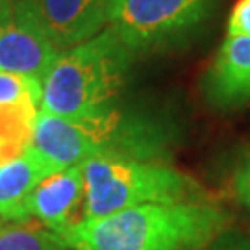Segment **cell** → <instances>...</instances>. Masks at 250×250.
Instances as JSON below:
<instances>
[{
	"instance_id": "obj_1",
	"label": "cell",
	"mask_w": 250,
	"mask_h": 250,
	"mask_svg": "<svg viewBox=\"0 0 250 250\" xmlns=\"http://www.w3.org/2000/svg\"><path fill=\"white\" fill-rule=\"evenodd\" d=\"M180 139V123L167 109L121 104L117 99L74 119L39 109L30 146L56 172L91 158L167 163Z\"/></svg>"
},
{
	"instance_id": "obj_2",
	"label": "cell",
	"mask_w": 250,
	"mask_h": 250,
	"mask_svg": "<svg viewBox=\"0 0 250 250\" xmlns=\"http://www.w3.org/2000/svg\"><path fill=\"white\" fill-rule=\"evenodd\" d=\"M232 223L233 215L215 200L143 204L82 219L58 237L69 250H200Z\"/></svg>"
},
{
	"instance_id": "obj_3",
	"label": "cell",
	"mask_w": 250,
	"mask_h": 250,
	"mask_svg": "<svg viewBox=\"0 0 250 250\" xmlns=\"http://www.w3.org/2000/svg\"><path fill=\"white\" fill-rule=\"evenodd\" d=\"M135 60L115 32L106 26L87 41L60 52L41 83L39 109L74 119L115 102Z\"/></svg>"
},
{
	"instance_id": "obj_4",
	"label": "cell",
	"mask_w": 250,
	"mask_h": 250,
	"mask_svg": "<svg viewBox=\"0 0 250 250\" xmlns=\"http://www.w3.org/2000/svg\"><path fill=\"white\" fill-rule=\"evenodd\" d=\"M82 169L85 180L83 219L143 204L213 200L197 178L161 161L91 158Z\"/></svg>"
},
{
	"instance_id": "obj_5",
	"label": "cell",
	"mask_w": 250,
	"mask_h": 250,
	"mask_svg": "<svg viewBox=\"0 0 250 250\" xmlns=\"http://www.w3.org/2000/svg\"><path fill=\"white\" fill-rule=\"evenodd\" d=\"M221 0H113L107 26L135 58L184 50L215 17Z\"/></svg>"
},
{
	"instance_id": "obj_6",
	"label": "cell",
	"mask_w": 250,
	"mask_h": 250,
	"mask_svg": "<svg viewBox=\"0 0 250 250\" xmlns=\"http://www.w3.org/2000/svg\"><path fill=\"white\" fill-rule=\"evenodd\" d=\"M60 56L21 0L0 4V71L43 78Z\"/></svg>"
},
{
	"instance_id": "obj_7",
	"label": "cell",
	"mask_w": 250,
	"mask_h": 250,
	"mask_svg": "<svg viewBox=\"0 0 250 250\" xmlns=\"http://www.w3.org/2000/svg\"><path fill=\"white\" fill-rule=\"evenodd\" d=\"M56 50H67L107 26L113 0H21Z\"/></svg>"
},
{
	"instance_id": "obj_8",
	"label": "cell",
	"mask_w": 250,
	"mask_h": 250,
	"mask_svg": "<svg viewBox=\"0 0 250 250\" xmlns=\"http://www.w3.org/2000/svg\"><path fill=\"white\" fill-rule=\"evenodd\" d=\"M204 104L215 113H233L250 102V37H224L198 82Z\"/></svg>"
},
{
	"instance_id": "obj_9",
	"label": "cell",
	"mask_w": 250,
	"mask_h": 250,
	"mask_svg": "<svg viewBox=\"0 0 250 250\" xmlns=\"http://www.w3.org/2000/svg\"><path fill=\"white\" fill-rule=\"evenodd\" d=\"M83 206L85 180L82 165H76L41 180L28 198V213L58 235L83 219Z\"/></svg>"
},
{
	"instance_id": "obj_10",
	"label": "cell",
	"mask_w": 250,
	"mask_h": 250,
	"mask_svg": "<svg viewBox=\"0 0 250 250\" xmlns=\"http://www.w3.org/2000/svg\"><path fill=\"white\" fill-rule=\"evenodd\" d=\"M54 170L28 148L17 160L0 165V219L8 223H26L28 198L43 178Z\"/></svg>"
},
{
	"instance_id": "obj_11",
	"label": "cell",
	"mask_w": 250,
	"mask_h": 250,
	"mask_svg": "<svg viewBox=\"0 0 250 250\" xmlns=\"http://www.w3.org/2000/svg\"><path fill=\"white\" fill-rule=\"evenodd\" d=\"M39 109L30 106H0V165L22 156L32 145Z\"/></svg>"
},
{
	"instance_id": "obj_12",
	"label": "cell",
	"mask_w": 250,
	"mask_h": 250,
	"mask_svg": "<svg viewBox=\"0 0 250 250\" xmlns=\"http://www.w3.org/2000/svg\"><path fill=\"white\" fill-rule=\"evenodd\" d=\"M0 250H69L43 224L9 223L0 228Z\"/></svg>"
},
{
	"instance_id": "obj_13",
	"label": "cell",
	"mask_w": 250,
	"mask_h": 250,
	"mask_svg": "<svg viewBox=\"0 0 250 250\" xmlns=\"http://www.w3.org/2000/svg\"><path fill=\"white\" fill-rule=\"evenodd\" d=\"M43 85L30 76L0 71V106H30L41 104Z\"/></svg>"
},
{
	"instance_id": "obj_14",
	"label": "cell",
	"mask_w": 250,
	"mask_h": 250,
	"mask_svg": "<svg viewBox=\"0 0 250 250\" xmlns=\"http://www.w3.org/2000/svg\"><path fill=\"white\" fill-rule=\"evenodd\" d=\"M230 189L233 198L250 211V145L241 146L232 160Z\"/></svg>"
},
{
	"instance_id": "obj_15",
	"label": "cell",
	"mask_w": 250,
	"mask_h": 250,
	"mask_svg": "<svg viewBox=\"0 0 250 250\" xmlns=\"http://www.w3.org/2000/svg\"><path fill=\"white\" fill-rule=\"evenodd\" d=\"M226 37H250V0H235L226 21Z\"/></svg>"
},
{
	"instance_id": "obj_16",
	"label": "cell",
	"mask_w": 250,
	"mask_h": 250,
	"mask_svg": "<svg viewBox=\"0 0 250 250\" xmlns=\"http://www.w3.org/2000/svg\"><path fill=\"white\" fill-rule=\"evenodd\" d=\"M200 250H250V241L243 235L226 232Z\"/></svg>"
},
{
	"instance_id": "obj_17",
	"label": "cell",
	"mask_w": 250,
	"mask_h": 250,
	"mask_svg": "<svg viewBox=\"0 0 250 250\" xmlns=\"http://www.w3.org/2000/svg\"><path fill=\"white\" fill-rule=\"evenodd\" d=\"M2 2H11V0H0V4H2Z\"/></svg>"
},
{
	"instance_id": "obj_18",
	"label": "cell",
	"mask_w": 250,
	"mask_h": 250,
	"mask_svg": "<svg viewBox=\"0 0 250 250\" xmlns=\"http://www.w3.org/2000/svg\"><path fill=\"white\" fill-rule=\"evenodd\" d=\"M0 228H2V219H0Z\"/></svg>"
}]
</instances>
